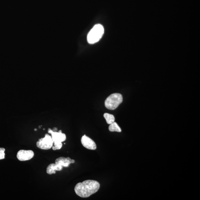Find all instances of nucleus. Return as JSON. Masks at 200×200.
<instances>
[{
	"label": "nucleus",
	"mask_w": 200,
	"mask_h": 200,
	"mask_svg": "<svg viewBox=\"0 0 200 200\" xmlns=\"http://www.w3.org/2000/svg\"><path fill=\"white\" fill-rule=\"evenodd\" d=\"M100 187L99 183L97 181L87 180L77 183L74 189L75 193L78 196L87 198L96 193Z\"/></svg>",
	"instance_id": "obj_1"
},
{
	"label": "nucleus",
	"mask_w": 200,
	"mask_h": 200,
	"mask_svg": "<svg viewBox=\"0 0 200 200\" xmlns=\"http://www.w3.org/2000/svg\"><path fill=\"white\" fill-rule=\"evenodd\" d=\"M104 32L103 25L97 24L93 26L87 36V42L90 44H94L98 42L103 35Z\"/></svg>",
	"instance_id": "obj_2"
},
{
	"label": "nucleus",
	"mask_w": 200,
	"mask_h": 200,
	"mask_svg": "<svg viewBox=\"0 0 200 200\" xmlns=\"http://www.w3.org/2000/svg\"><path fill=\"white\" fill-rule=\"evenodd\" d=\"M48 132L51 134L52 139L54 142V145L52 146L53 150H60L62 147V142L66 139L65 134L62 133L61 130L58 132L49 129Z\"/></svg>",
	"instance_id": "obj_3"
},
{
	"label": "nucleus",
	"mask_w": 200,
	"mask_h": 200,
	"mask_svg": "<svg viewBox=\"0 0 200 200\" xmlns=\"http://www.w3.org/2000/svg\"><path fill=\"white\" fill-rule=\"evenodd\" d=\"M123 101V97L120 93H115L110 95L106 99L105 102V107L108 109L115 110Z\"/></svg>",
	"instance_id": "obj_4"
},
{
	"label": "nucleus",
	"mask_w": 200,
	"mask_h": 200,
	"mask_svg": "<svg viewBox=\"0 0 200 200\" xmlns=\"http://www.w3.org/2000/svg\"><path fill=\"white\" fill-rule=\"evenodd\" d=\"M54 144L52 136L46 134L45 137L40 139L36 143V146L38 148L43 150H48L51 148Z\"/></svg>",
	"instance_id": "obj_5"
},
{
	"label": "nucleus",
	"mask_w": 200,
	"mask_h": 200,
	"mask_svg": "<svg viewBox=\"0 0 200 200\" xmlns=\"http://www.w3.org/2000/svg\"><path fill=\"white\" fill-rule=\"evenodd\" d=\"M34 153L32 150H21L18 152L17 158L21 161L29 160L33 158Z\"/></svg>",
	"instance_id": "obj_6"
},
{
	"label": "nucleus",
	"mask_w": 200,
	"mask_h": 200,
	"mask_svg": "<svg viewBox=\"0 0 200 200\" xmlns=\"http://www.w3.org/2000/svg\"><path fill=\"white\" fill-rule=\"evenodd\" d=\"M81 143L85 148L89 150H96L97 145L94 141L89 137L84 135L82 137Z\"/></svg>",
	"instance_id": "obj_7"
},
{
	"label": "nucleus",
	"mask_w": 200,
	"mask_h": 200,
	"mask_svg": "<svg viewBox=\"0 0 200 200\" xmlns=\"http://www.w3.org/2000/svg\"><path fill=\"white\" fill-rule=\"evenodd\" d=\"M75 162L74 160H72L69 157H60L56 159L55 163L61 165L63 167H68L71 164H73Z\"/></svg>",
	"instance_id": "obj_8"
},
{
	"label": "nucleus",
	"mask_w": 200,
	"mask_h": 200,
	"mask_svg": "<svg viewBox=\"0 0 200 200\" xmlns=\"http://www.w3.org/2000/svg\"><path fill=\"white\" fill-rule=\"evenodd\" d=\"M63 167L58 164H51L48 165L46 169V172L49 175L55 174L56 171H61L62 170Z\"/></svg>",
	"instance_id": "obj_9"
},
{
	"label": "nucleus",
	"mask_w": 200,
	"mask_h": 200,
	"mask_svg": "<svg viewBox=\"0 0 200 200\" xmlns=\"http://www.w3.org/2000/svg\"><path fill=\"white\" fill-rule=\"evenodd\" d=\"M109 130L111 132H120L122 131L121 128L115 122H114L113 123L110 124Z\"/></svg>",
	"instance_id": "obj_10"
},
{
	"label": "nucleus",
	"mask_w": 200,
	"mask_h": 200,
	"mask_svg": "<svg viewBox=\"0 0 200 200\" xmlns=\"http://www.w3.org/2000/svg\"><path fill=\"white\" fill-rule=\"evenodd\" d=\"M104 118L108 124H111L115 122V118L113 115L108 113H105L103 115Z\"/></svg>",
	"instance_id": "obj_11"
},
{
	"label": "nucleus",
	"mask_w": 200,
	"mask_h": 200,
	"mask_svg": "<svg viewBox=\"0 0 200 200\" xmlns=\"http://www.w3.org/2000/svg\"><path fill=\"white\" fill-rule=\"evenodd\" d=\"M5 149L0 148V160H3L5 158Z\"/></svg>",
	"instance_id": "obj_12"
}]
</instances>
